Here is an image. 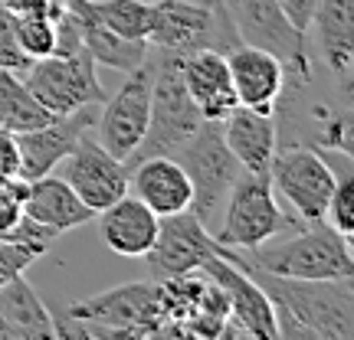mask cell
Listing matches in <instances>:
<instances>
[{"mask_svg":"<svg viewBox=\"0 0 354 340\" xmlns=\"http://www.w3.org/2000/svg\"><path fill=\"white\" fill-rule=\"evenodd\" d=\"M223 252L240 262L233 249ZM276 311V340H354V278H279L240 262Z\"/></svg>","mask_w":354,"mask_h":340,"instance_id":"1","label":"cell"},{"mask_svg":"<svg viewBox=\"0 0 354 340\" xmlns=\"http://www.w3.org/2000/svg\"><path fill=\"white\" fill-rule=\"evenodd\" d=\"M240 262L253 265L266 275L279 278H354L351 239H344L325 219L295 223L289 236L279 232L276 239L256 246L243 255L233 249Z\"/></svg>","mask_w":354,"mask_h":340,"instance_id":"2","label":"cell"},{"mask_svg":"<svg viewBox=\"0 0 354 340\" xmlns=\"http://www.w3.org/2000/svg\"><path fill=\"white\" fill-rule=\"evenodd\" d=\"M161 291L154 278L115 285L66 308L56 337H151L161 334Z\"/></svg>","mask_w":354,"mask_h":340,"instance_id":"3","label":"cell"},{"mask_svg":"<svg viewBox=\"0 0 354 340\" xmlns=\"http://www.w3.org/2000/svg\"><path fill=\"white\" fill-rule=\"evenodd\" d=\"M171 157L184 167L190 180V213L214 232L223 213V203L230 197V187L236 183L243 170L223 141L220 121H203Z\"/></svg>","mask_w":354,"mask_h":340,"instance_id":"4","label":"cell"},{"mask_svg":"<svg viewBox=\"0 0 354 340\" xmlns=\"http://www.w3.org/2000/svg\"><path fill=\"white\" fill-rule=\"evenodd\" d=\"M302 223L299 216L289 219L276 200V190L269 180V170H240L236 183L230 187V197L223 203L220 223L214 229V239L227 249L250 252L263 242L276 239L279 232Z\"/></svg>","mask_w":354,"mask_h":340,"instance_id":"5","label":"cell"},{"mask_svg":"<svg viewBox=\"0 0 354 340\" xmlns=\"http://www.w3.org/2000/svg\"><path fill=\"white\" fill-rule=\"evenodd\" d=\"M154 50V46H151ZM203 125L197 105L190 101L177 56L165 50H154V86H151V114H148V131L141 144L131 151L125 167H135L145 157L154 154H174L184 141Z\"/></svg>","mask_w":354,"mask_h":340,"instance_id":"6","label":"cell"},{"mask_svg":"<svg viewBox=\"0 0 354 340\" xmlns=\"http://www.w3.org/2000/svg\"><path fill=\"white\" fill-rule=\"evenodd\" d=\"M223 3H227L233 26H236L240 43L272 52L282 63L286 88H302L315 79L308 33L289 23V17L279 10L276 0H223Z\"/></svg>","mask_w":354,"mask_h":340,"instance_id":"7","label":"cell"},{"mask_svg":"<svg viewBox=\"0 0 354 340\" xmlns=\"http://www.w3.org/2000/svg\"><path fill=\"white\" fill-rule=\"evenodd\" d=\"M269 180L272 190L282 193V200L292 206V213L312 223V219H325L328 200L338 183V170L318 148L282 144L269 161Z\"/></svg>","mask_w":354,"mask_h":340,"instance_id":"8","label":"cell"},{"mask_svg":"<svg viewBox=\"0 0 354 340\" xmlns=\"http://www.w3.org/2000/svg\"><path fill=\"white\" fill-rule=\"evenodd\" d=\"M151 86H154V50L148 59L125 72V82L115 95H105L99 105V118L92 134L109 154L118 161H128L131 151L141 144L148 131V114H151Z\"/></svg>","mask_w":354,"mask_h":340,"instance_id":"9","label":"cell"},{"mask_svg":"<svg viewBox=\"0 0 354 340\" xmlns=\"http://www.w3.org/2000/svg\"><path fill=\"white\" fill-rule=\"evenodd\" d=\"M24 82L39 99L43 108L53 114H69L82 105L105 101V88L95 72V59L88 50H79L73 56H46L33 59L24 69Z\"/></svg>","mask_w":354,"mask_h":340,"instance_id":"10","label":"cell"},{"mask_svg":"<svg viewBox=\"0 0 354 340\" xmlns=\"http://www.w3.org/2000/svg\"><path fill=\"white\" fill-rule=\"evenodd\" d=\"M201 272L207 278H214L216 285L223 288V294H227L230 321L223 328V337L276 340V311H272L269 294L240 262H233L223 252V246H220V252L210 255L201 265Z\"/></svg>","mask_w":354,"mask_h":340,"instance_id":"11","label":"cell"},{"mask_svg":"<svg viewBox=\"0 0 354 340\" xmlns=\"http://www.w3.org/2000/svg\"><path fill=\"white\" fill-rule=\"evenodd\" d=\"M216 252H220V242L214 239V232L203 226L190 210L174 216H161L154 246L145 252L148 278L161 281V278L201 272V265Z\"/></svg>","mask_w":354,"mask_h":340,"instance_id":"12","label":"cell"},{"mask_svg":"<svg viewBox=\"0 0 354 340\" xmlns=\"http://www.w3.org/2000/svg\"><path fill=\"white\" fill-rule=\"evenodd\" d=\"M56 167H59V177L76 190V197L92 213H102L105 206H112L118 197L128 193L125 161L105 151L95 134H86Z\"/></svg>","mask_w":354,"mask_h":340,"instance_id":"13","label":"cell"},{"mask_svg":"<svg viewBox=\"0 0 354 340\" xmlns=\"http://www.w3.org/2000/svg\"><path fill=\"white\" fill-rule=\"evenodd\" d=\"M102 105V101H99ZM99 105H82L69 114H56L43 128L17 134V151H20V180H37L43 174H53L56 164L76 148L79 141L92 134Z\"/></svg>","mask_w":354,"mask_h":340,"instance_id":"14","label":"cell"},{"mask_svg":"<svg viewBox=\"0 0 354 340\" xmlns=\"http://www.w3.org/2000/svg\"><path fill=\"white\" fill-rule=\"evenodd\" d=\"M177 69H180L184 88L203 121H223L236 108V92H233V79H230V66L223 52H184V56H177Z\"/></svg>","mask_w":354,"mask_h":340,"instance_id":"15","label":"cell"},{"mask_svg":"<svg viewBox=\"0 0 354 340\" xmlns=\"http://www.w3.org/2000/svg\"><path fill=\"white\" fill-rule=\"evenodd\" d=\"M230 79L236 92V105L256 112H276L279 99L286 95V69L272 52L240 43L227 52Z\"/></svg>","mask_w":354,"mask_h":340,"instance_id":"16","label":"cell"},{"mask_svg":"<svg viewBox=\"0 0 354 340\" xmlns=\"http://www.w3.org/2000/svg\"><path fill=\"white\" fill-rule=\"evenodd\" d=\"M128 193H135L158 216L190 210V180L171 154H154L128 167Z\"/></svg>","mask_w":354,"mask_h":340,"instance_id":"17","label":"cell"},{"mask_svg":"<svg viewBox=\"0 0 354 340\" xmlns=\"http://www.w3.org/2000/svg\"><path fill=\"white\" fill-rule=\"evenodd\" d=\"M99 216L102 242L122 259H145V252L154 246L161 216L151 213L135 193L118 197L112 206H105Z\"/></svg>","mask_w":354,"mask_h":340,"instance_id":"18","label":"cell"},{"mask_svg":"<svg viewBox=\"0 0 354 340\" xmlns=\"http://www.w3.org/2000/svg\"><path fill=\"white\" fill-rule=\"evenodd\" d=\"M223 141L240 161L243 170H269V161L279 148V118L276 112H256L236 105L220 121Z\"/></svg>","mask_w":354,"mask_h":340,"instance_id":"19","label":"cell"},{"mask_svg":"<svg viewBox=\"0 0 354 340\" xmlns=\"http://www.w3.org/2000/svg\"><path fill=\"white\" fill-rule=\"evenodd\" d=\"M24 213L30 219H37L43 226L56 229L59 236H66L69 229L82 226L92 219V210L76 197V190L66 183L63 177L56 174H43L37 180H26V193H24Z\"/></svg>","mask_w":354,"mask_h":340,"instance_id":"20","label":"cell"},{"mask_svg":"<svg viewBox=\"0 0 354 340\" xmlns=\"http://www.w3.org/2000/svg\"><path fill=\"white\" fill-rule=\"evenodd\" d=\"M312 26L318 33V52L348 99V79L354 63V0H318Z\"/></svg>","mask_w":354,"mask_h":340,"instance_id":"21","label":"cell"},{"mask_svg":"<svg viewBox=\"0 0 354 340\" xmlns=\"http://www.w3.org/2000/svg\"><path fill=\"white\" fill-rule=\"evenodd\" d=\"M0 321L7 328V340L56 337V317L24 275H13L0 285Z\"/></svg>","mask_w":354,"mask_h":340,"instance_id":"22","label":"cell"},{"mask_svg":"<svg viewBox=\"0 0 354 340\" xmlns=\"http://www.w3.org/2000/svg\"><path fill=\"white\" fill-rule=\"evenodd\" d=\"M66 7L76 13L79 30H82V43H86L88 56L95 59V66H109V69H118V72H131L135 66H141L148 59L151 46L145 39H125L112 33L105 23H99L92 13H86L76 0H66Z\"/></svg>","mask_w":354,"mask_h":340,"instance_id":"23","label":"cell"},{"mask_svg":"<svg viewBox=\"0 0 354 340\" xmlns=\"http://www.w3.org/2000/svg\"><path fill=\"white\" fill-rule=\"evenodd\" d=\"M56 114L43 108L39 99L30 92L24 82V72L0 69V128H7L10 134H24L33 128H43Z\"/></svg>","mask_w":354,"mask_h":340,"instance_id":"24","label":"cell"},{"mask_svg":"<svg viewBox=\"0 0 354 340\" xmlns=\"http://www.w3.org/2000/svg\"><path fill=\"white\" fill-rule=\"evenodd\" d=\"M86 13H92L99 23H105L112 33L125 39H145L151 26V3L145 0H76Z\"/></svg>","mask_w":354,"mask_h":340,"instance_id":"25","label":"cell"},{"mask_svg":"<svg viewBox=\"0 0 354 340\" xmlns=\"http://www.w3.org/2000/svg\"><path fill=\"white\" fill-rule=\"evenodd\" d=\"M13 33H17V43L24 56L33 63V59H46L53 56V46H56V23L43 13H24V17H13Z\"/></svg>","mask_w":354,"mask_h":340,"instance_id":"26","label":"cell"},{"mask_svg":"<svg viewBox=\"0 0 354 340\" xmlns=\"http://www.w3.org/2000/svg\"><path fill=\"white\" fill-rule=\"evenodd\" d=\"M325 223L338 229L344 239H354V177H351V167L348 164H344V170L338 174L335 193H331L328 210H325Z\"/></svg>","mask_w":354,"mask_h":340,"instance_id":"27","label":"cell"},{"mask_svg":"<svg viewBox=\"0 0 354 340\" xmlns=\"http://www.w3.org/2000/svg\"><path fill=\"white\" fill-rule=\"evenodd\" d=\"M30 59L24 56L17 33H13V13L0 3V69H13V72H24Z\"/></svg>","mask_w":354,"mask_h":340,"instance_id":"28","label":"cell"},{"mask_svg":"<svg viewBox=\"0 0 354 340\" xmlns=\"http://www.w3.org/2000/svg\"><path fill=\"white\" fill-rule=\"evenodd\" d=\"M24 193H26V180H20V177L0 183V232H7L24 216Z\"/></svg>","mask_w":354,"mask_h":340,"instance_id":"29","label":"cell"},{"mask_svg":"<svg viewBox=\"0 0 354 340\" xmlns=\"http://www.w3.org/2000/svg\"><path fill=\"white\" fill-rule=\"evenodd\" d=\"M279 10L289 17V23L295 30L308 33L312 30V20H315V10H318V0H276Z\"/></svg>","mask_w":354,"mask_h":340,"instance_id":"30","label":"cell"},{"mask_svg":"<svg viewBox=\"0 0 354 340\" xmlns=\"http://www.w3.org/2000/svg\"><path fill=\"white\" fill-rule=\"evenodd\" d=\"M13 17H24V13H43V17H50L56 20L59 13L66 10V0H0Z\"/></svg>","mask_w":354,"mask_h":340,"instance_id":"31","label":"cell"},{"mask_svg":"<svg viewBox=\"0 0 354 340\" xmlns=\"http://www.w3.org/2000/svg\"><path fill=\"white\" fill-rule=\"evenodd\" d=\"M20 174V151H17V134L0 128V183L13 180Z\"/></svg>","mask_w":354,"mask_h":340,"instance_id":"32","label":"cell"},{"mask_svg":"<svg viewBox=\"0 0 354 340\" xmlns=\"http://www.w3.org/2000/svg\"><path fill=\"white\" fill-rule=\"evenodd\" d=\"M0 340H7V328H3V321H0Z\"/></svg>","mask_w":354,"mask_h":340,"instance_id":"33","label":"cell"}]
</instances>
